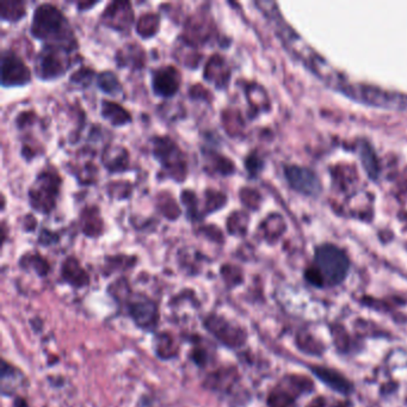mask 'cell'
I'll use <instances>...</instances> for the list:
<instances>
[{"mask_svg": "<svg viewBox=\"0 0 407 407\" xmlns=\"http://www.w3.org/2000/svg\"><path fill=\"white\" fill-rule=\"evenodd\" d=\"M350 261L347 253L335 245H321L316 250L314 261L304 271V278L316 288L337 287L347 280Z\"/></svg>", "mask_w": 407, "mask_h": 407, "instance_id": "obj_1", "label": "cell"}, {"mask_svg": "<svg viewBox=\"0 0 407 407\" xmlns=\"http://www.w3.org/2000/svg\"><path fill=\"white\" fill-rule=\"evenodd\" d=\"M30 32L37 40L49 42V46L66 48L70 51L77 48L75 32L67 18L53 4L46 3L36 8Z\"/></svg>", "mask_w": 407, "mask_h": 407, "instance_id": "obj_2", "label": "cell"}, {"mask_svg": "<svg viewBox=\"0 0 407 407\" xmlns=\"http://www.w3.org/2000/svg\"><path fill=\"white\" fill-rule=\"evenodd\" d=\"M63 179L56 171L44 170L37 174L29 188V202L32 209L41 214L51 213L56 206Z\"/></svg>", "mask_w": 407, "mask_h": 407, "instance_id": "obj_3", "label": "cell"}, {"mask_svg": "<svg viewBox=\"0 0 407 407\" xmlns=\"http://www.w3.org/2000/svg\"><path fill=\"white\" fill-rule=\"evenodd\" d=\"M152 141L153 157L162 165V171L176 182L182 183L188 176V162L184 152L169 136H155Z\"/></svg>", "mask_w": 407, "mask_h": 407, "instance_id": "obj_4", "label": "cell"}, {"mask_svg": "<svg viewBox=\"0 0 407 407\" xmlns=\"http://www.w3.org/2000/svg\"><path fill=\"white\" fill-rule=\"evenodd\" d=\"M70 49L49 46L44 47L37 56L35 63V73L37 78L42 80H52L61 78L71 66Z\"/></svg>", "mask_w": 407, "mask_h": 407, "instance_id": "obj_5", "label": "cell"}, {"mask_svg": "<svg viewBox=\"0 0 407 407\" xmlns=\"http://www.w3.org/2000/svg\"><path fill=\"white\" fill-rule=\"evenodd\" d=\"M127 309L138 328L145 331H153L159 321L158 306L155 301L143 295L134 294L127 301Z\"/></svg>", "mask_w": 407, "mask_h": 407, "instance_id": "obj_6", "label": "cell"}, {"mask_svg": "<svg viewBox=\"0 0 407 407\" xmlns=\"http://www.w3.org/2000/svg\"><path fill=\"white\" fill-rule=\"evenodd\" d=\"M205 328L227 348L237 349L245 343V332L224 316L209 314L205 319Z\"/></svg>", "mask_w": 407, "mask_h": 407, "instance_id": "obj_7", "label": "cell"}, {"mask_svg": "<svg viewBox=\"0 0 407 407\" xmlns=\"http://www.w3.org/2000/svg\"><path fill=\"white\" fill-rule=\"evenodd\" d=\"M30 70L23 60L12 51H4L1 56V85L5 87L24 86L30 83Z\"/></svg>", "mask_w": 407, "mask_h": 407, "instance_id": "obj_8", "label": "cell"}, {"mask_svg": "<svg viewBox=\"0 0 407 407\" xmlns=\"http://www.w3.org/2000/svg\"><path fill=\"white\" fill-rule=\"evenodd\" d=\"M182 75L174 66H165L152 72V89L159 97H172L179 91Z\"/></svg>", "mask_w": 407, "mask_h": 407, "instance_id": "obj_9", "label": "cell"}, {"mask_svg": "<svg viewBox=\"0 0 407 407\" xmlns=\"http://www.w3.org/2000/svg\"><path fill=\"white\" fill-rule=\"evenodd\" d=\"M285 176L290 186L302 194L316 195L321 191V183L312 171L299 167H289L285 169Z\"/></svg>", "mask_w": 407, "mask_h": 407, "instance_id": "obj_10", "label": "cell"}, {"mask_svg": "<svg viewBox=\"0 0 407 407\" xmlns=\"http://www.w3.org/2000/svg\"><path fill=\"white\" fill-rule=\"evenodd\" d=\"M61 276L68 285H73L75 288H83L90 282L89 273L84 270L79 261L75 257H68L63 261Z\"/></svg>", "mask_w": 407, "mask_h": 407, "instance_id": "obj_11", "label": "cell"}, {"mask_svg": "<svg viewBox=\"0 0 407 407\" xmlns=\"http://www.w3.org/2000/svg\"><path fill=\"white\" fill-rule=\"evenodd\" d=\"M103 165L109 174H119L129 167L128 150L122 146H109L104 150Z\"/></svg>", "mask_w": 407, "mask_h": 407, "instance_id": "obj_12", "label": "cell"}, {"mask_svg": "<svg viewBox=\"0 0 407 407\" xmlns=\"http://www.w3.org/2000/svg\"><path fill=\"white\" fill-rule=\"evenodd\" d=\"M230 72L226 67L225 59L224 56L214 54L205 68V79L209 83L215 84L217 89H225V85L228 80Z\"/></svg>", "mask_w": 407, "mask_h": 407, "instance_id": "obj_13", "label": "cell"}, {"mask_svg": "<svg viewBox=\"0 0 407 407\" xmlns=\"http://www.w3.org/2000/svg\"><path fill=\"white\" fill-rule=\"evenodd\" d=\"M25 382V376L20 369L13 367L12 364L3 361L1 368V393L3 396H12L15 394Z\"/></svg>", "mask_w": 407, "mask_h": 407, "instance_id": "obj_14", "label": "cell"}, {"mask_svg": "<svg viewBox=\"0 0 407 407\" xmlns=\"http://www.w3.org/2000/svg\"><path fill=\"white\" fill-rule=\"evenodd\" d=\"M82 228L87 237H99L103 233V220L97 207H87L80 214Z\"/></svg>", "mask_w": 407, "mask_h": 407, "instance_id": "obj_15", "label": "cell"}, {"mask_svg": "<svg viewBox=\"0 0 407 407\" xmlns=\"http://www.w3.org/2000/svg\"><path fill=\"white\" fill-rule=\"evenodd\" d=\"M131 3L115 1V3H111V4H109L107 10L104 11L102 18H103L104 23L107 24V25L108 24H110L111 22H114L115 18H119V30L124 32V30L131 29V25L134 24V18H124V17H121V15L123 16L124 13L131 11Z\"/></svg>", "mask_w": 407, "mask_h": 407, "instance_id": "obj_16", "label": "cell"}, {"mask_svg": "<svg viewBox=\"0 0 407 407\" xmlns=\"http://www.w3.org/2000/svg\"><path fill=\"white\" fill-rule=\"evenodd\" d=\"M102 116L111 126L121 127L131 122V116L124 108L110 101H102Z\"/></svg>", "mask_w": 407, "mask_h": 407, "instance_id": "obj_17", "label": "cell"}, {"mask_svg": "<svg viewBox=\"0 0 407 407\" xmlns=\"http://www.w3.org/2000/svg\"><path fill=\"white\" fill-rule=\"evenodd\" d=\"M235 380H237V373L234 369H220L208 376L206 386L213 391L225 393L226 391L230 389V386L234 384Z\"/></svg>", "mask_w": 407, "mask_h": 407, "instance_id": "obj_18", "label": "cell"}, {"mask_svg": "<svg viewBox=\"0 0 407 407\" xmlns=\"http://www.w3.org/2000/svg\"><path fill=\"white\" fill-rule=\"evenodd\" d=\"M138 47L136 44H127L124 49L119 51L117 54V63L119 66H134L135 68H141L145 60V52H143L141 47L138 48V52L135 53V49Z\"/></svg>", "mask_w": 407, "mask_h": 407, "instance_id": "obj_19", "label": "cell"}, {"mask_svg": "<svg viewBox=\"0 0 407 407\" xmlns=\"http://www.w3.org/2000/svg\"><path fill=\"white\" fill-rule=\"evenodd\" d=\"M155 352L162 360H170L171 357L177 355V348L174 345V338L167 335L162 333L155 338Z\"/></svg>", "mask_w": 407, "mask_h": 407, "instance_id": "obj_20", "label": "cell"}, {"mask_svg": "<svg viewBox=\"0 0 407 407\" xmlns=\"http://www.w3.org/2000/svg\"><path fill=\"white\" fill-rule=\"evenodd\" d=\"M97 85L107 95L115 96L122 91V86L117 77L110 71L99 73L97 77Z\"/></svg>", "mask_w": 407, "mask_h": 407, "instance_id": "obj_21", "label": "cell"}, {"mask_svg": "<svg viewBox=\"0 0 407 407\" xmlns=\"http://www.w3.org/2000/svg\"><path fill=\"white\" fill-rule=\"evenodd\" d=\"M27 15L25 6L22 1H3L1 3V18L8 22H18Z\"/></svg>", "mask_w": 407, "mask_h": 407, "instance_id": "obj_22", "label": "cell"}, {"mask_svg": "<svg viewBox=\"0 0 407 407\" xmlns=\"http://www.w3.org/2000/svg\"><path fill=\"white\" fill-rule=\"evenodd\" d=\"M159 23L160 20H159L158 15L146 13L138 20L136 24V32L143 37H150L158 32Z\"/></svg>", "mask_w": 407, "mask_h": 407, "instance_id": "obj_23", "label": "cell"}, {"mask_svg": "<svg viewBox=\"0 0 407 407\" xmlns=\"http://www.w3.org/2000/svg\"><path fill=\"white\" fill-rule=\"evenodd\" d=\"M20 265L23 268L35 270L36 273H39L40 276H46L49 273L48 261L39 253H28V254H25L22 258V261H20Z\"/></svg>", "mask_w": 407, "mask_h": 407, "instance_id": "obj_24", "label": "cell"}, {"mask_svg": "<svg viewBox=\"0 0 407 407\" xmlns=\"http://www.w3.org/2000/svg\"><path fill=\"white\" fill-rule=\"evenodd\" d=\"M181 200L183 205L186 207V215L190 221H198V219L202 218L201 214L198 212V198L193 190H184L181 194Z\"/></svg>", "mask_w": 407, "mask_h": 407, "instance_id": "obj_25", "label": "cell"}, {"mask_svg": "<svg viewBox=\"0 0 407 407\" xmlns=\"http://www.w3.org/2000/svg\"><path fill=\"white\" fill-rule=\"evenodd\" d=\"M206 214L214 213L225 207L226 196L222 193L208 189L206 191Z\"/></svg>", "mask_w": 407, "mask_h": 407, "instance_id": "obj_26", "label": "cell"}, {"mask_svg": "<svg viewBox=\"0 0 407 407\" xmlns=\"http://www.w3.org/2000/svg\"><path fill=\"white\" fill-rule=\"evenodd\" d=\"M170 206H176L174 198H171L170 195L160 194L159 195L158 207L160 212H162L167 218L177 219L179 217V209L178 208H171Z\"/></svg>", "mask_w": 407, "mask_h": 407, "instance_id": "obj_27", "label": "cell"}, {"mask_svg": "<svg viewBox=\"0 0 407 407\" xmlns=\"http://www.w3.org/2000/svg\"><path fill=\"white\" fill-rule=\"evenodd\" d=\"M209 160L213 165L214 170L221 176H228V174H233L234 165L230 159L225 158L221 155H215L212 158L209 157Z\"/></svg>", "mask_w": 407, "mask_h": 407, "instance_id": "obj_28", "label": "cell"}, {"mask_svg": "<svg viewBox=\"0 0 407 407\" xmlns=\"http://www.w3.org/2000/svg\"><path fill=\"white\" fill-rule=\"evenodd\" d=\"M93 75H95V72L90 68H80L79 71H77L71 75V82L78 84V85L83 84L84 86H87L91 83Z\"/></svg>", "mask_w": 407, "mask_h": 407, "instance_id": "obj_29", "label": "cell"}]
</instances>
